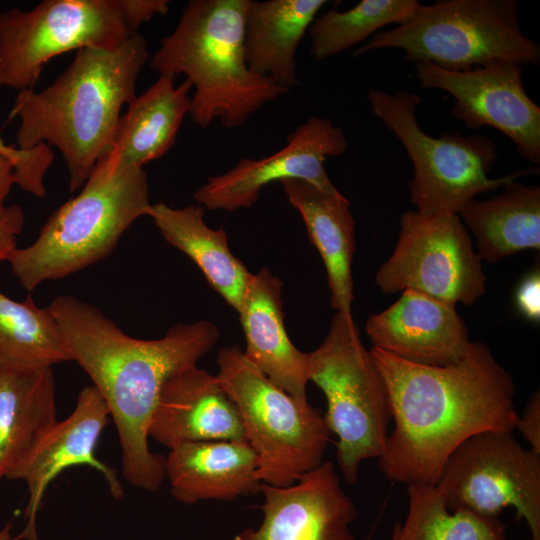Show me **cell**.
I'll return each instance as SVG.
<instances>
[{
  "mask_svg": "<svg viewBox=\"0 0 540 540\" xmlns=\"http://www.w3.org/2000/svg\"><path fill=\"white\" fill-rule=\"evenodd\" d=\"M385 382L394 428L378 459L397 483L434 486L450 455L470 437L513 432L518 418L512 375L488 345L470 341L449 366L409 362L370 350Z\"/></svg>",
  "mask_w": 540,
  "mask_h": 540,
  "instance_id": "obj_1",
  "label": "cell"
},
{
  "mask_svg": "<svg viewBox=\"0 0 540 540\" xmlns=\"http://www.w3.org/2000/svg\"><path fill=\"white\" fill-rule=\"evenodd\" d=\"M71 360L88 374L105 401L122 450V474L155 492L165 479V456L152 452L148 429L164 383L196 366L217 343L215 324H177L154 340L125 334L96 307L71 295L48 306Z\"/></svg>",
  "mask_w": 540,
  "mask_h": 540,
  "instance_id": "obj_2",
  "label": "cell"
},
{
  "mask_svg": "<svg viewBox=\"0 0 540 540\" xmlns=\"http://www.w3.org/2000/svg\"><path fill=\"white\" fill-rule=\"evenodd\" d=\"M149 59L138 33L114 50H77L51 85L18 92L11 113L20 121L15 147H55L68 169L70 193L81 189L111 151L121 109L136 97L137 77Z\"/></svg>",
  "mask_w": 540,
  "mask_h": 540,
  "instance_id": "obj_3",
  "label": "cell"
},
{
  "mask_svg": "<svg viewBox=\"0 0 540 540\" xmlns=\"http://www.w3.org/2000/svg\"><path fill=\"white\" fill-rule=\"evenodd\" d=\"M249 0H191L171 34L150 57L161 74H183L193 87L189 115L208 128L244 125L265 104L290 90L253 72L245 58Z\"/></svg>",
  "mask_w": 540,
  "mask_h": 540,
  "instance_id": "obj_4",
  "label": "cell"
},
{
  "mask_svg": "<svg viewBox=\"0 0 540 540\" xmlns=\"http://www.w3.org/2000/svg\"><path fill=\"white\" fill-rule=\"evenodd\" d=\"M151 206L144 169L120 166L109 152L80 193L50 215L36 241L16 247L6 261L31 292L43 281L64 278L108 256Z\"/></svg>",
  "mask_w": 540,
  "mask_h": 540,
  "instance_id": "obj_5",
  "label": "cell"
},
{
  "mask_svg": "<svg viewBox=\"0 0 540 540\" xmlns=\"http://www.w3.org/2000/svg\"><path fill=\"white\" fill-rule=\"evenodd\" d=\"M515 0H439L420 3L404 24L378 31L354 56L395 48L405 59L467 71L497 61L537 66L540 45L526 36Z\"/></svg>",
  "mask_w": 540,
  "mask_h": 540,
  "instance_id": "obj_6",
  "label": "cell"
},
{
  "mask_svg": "<svg viewBox=\"0 0 540 540\" xmlns=\"http://www.w3.org/2000/svg\"><path fill=\"white\" fill-rule=\"evenodd\" d=\"M217 365L216 377L257 454L262 483L289 486L324 461L331 432L319 410L271 382L239 346L219 349Z\"/></svg>",
  "mask_w": 540,
  "mask_h": 540,
  "instance_id": "obj_7",
  "label": "cell"
},
{
  "mask_svg": "<svg viewBox=\"0 0 540 540\" xmlns=\"http://www.w3.org/2000/svg\"><path fill=\"white\" fill-rule=\"evenodd\" d=\"M308 375L326 398L323 417L338 438V467L346 482L355 484L361 463L383 454L392 412L385 382L352 315L336 312L324 341L309 353Z\"/></svg>",
  "mask_w": 540,
  "mask_h": 540,
  "instance_id": "obj_8",
  "label": "cell"
},
{
  "mask_svg": "<svg viewBox=\"0 0 540 540\" xmlns=\"http://www.w3.org/2000/svg\"><path fill=\"white\" fill-rule=\"evenodd\" d=\"M373 114L401 142L414 167L408 184L410 201L423 215L458 214L479 194L494 191L530 172L520 170L491 179L498 157L496 144L482 134L459 131L435 138L418 124L419 95L407 90L388 93L371 88L366 95Z\"/></svg>",
  "mask_w": 540,
  "mask_h": 540,
  "instance_id": "obj_9",
  "label": "cell"
},
{
  "mask_svg": "<svg viewBox=\"0 0 540 540\" xmlns=\"http://www.w3.org/2000/svg\"><path fill=\"white\" fill-rule=\"evenodd\" d=\"M132 34L119 0H45L0 13V87L32 89L44 65L63 53L114 50Z\"/></svg>",
  "mask_w": 540,
  "mask_h": 540,
  "instance_id": "obj_10",
  "label": "cell"
},
{
  "mask_svg": "<svg viewBox=\"0 0 540 540\" xmlns=\"http://www.w3.org/2000/svg\"><path fill=\"white\" fill-rule=\"evenodd\" d=\"M513 432L488 431L463 442L447 459L435 487L450 510L499 517L514 507L540 540V454Z\"/></svg>",
  "mask_w": 540,
  "mask_h": 540,
  "instance_id": "obj_11",
  "label": "cell"
},
{
  "mask_svg": "<svg viewBox=\"0 0 540 540\" xmlns=\"http://www.w3.org/2000/svg\"><path fill=\"white\" fill-rule=\"evenodd\" d=\"M375 282L385 294L413 289L440 301L472 305L485 292L482 260L458 214L406 211L400 234Z\"/></svg>",
  "mask_w": 540,
  "mask_h": 540,
  "instance_id": "obj_12",
  "label": "cell"
},
{
  "mask_svg": "<svg viewBox=\"0 0 540 540\" xmlns=\"http://www.w3.org/2000/svg\"><path fill=\"white\" fill-rule=\"evenodd\" d=\"M416 78L426 89L454 98L452 116L469 129L491 126L515 144L517 152L540 163V107L523 85V66L497 61L467 71H450L428 62L414 63Z\"/></svg>",
  "mask_w": 540,
  "mask_h": 540,
  "instance_id": "obj_13",
  "label": "cell"
},
{
  "mask_svg": "<svg viewBox=\"0 0 540 540\" xmlns=\"http://www.w3.org/2000/svg\"><path fill=\"white\" fill-rule=\"evenodd\" d=\"M343 129L321 116H311L287 138L286 145L261 159L242 158L225 173L210 177L194 193L210 210L232 212L251 207L260 191L272 182L301 179L328 193H338L324 163L347 149Z\"/></svg>",
  "mask_w": 540,
  "mask_h": 540,
  "instance_id": "obj_14",
  "label": "cell"
},
{
  "mask_svg": "<svg viewBox=\"0 0 540 540\" xmlns=\"http://www.w3.org/2000/svg\"><path fill=\"white\" fill-rule=\"evenodd\" d=\"M263 521L234 540H358L350 530L356 507L335 466L323 461L286 487L261 483Z\"/></svg>",
  "mask_w": 540,
  "mask_h": 540,
  "instance_id": "obj_15",
  "label": "cell"
},
{
  "mask_svg": "<svg viewBox=\"0 0 540 540\" xmlns=\"http://www.w3.org/2000/svg\"><path fill=\"white\" fill-rule=\"evenodd\" d=\"M110 417L109 409L97 389L84 387L72 413L56 422L28 458L7 479L25 482L29 492L25 511V529L11 540H38L36 516L48 485L65 469L86 465L104 477L115 499L124 490L114 469L100 461L95 454L97 443Z\"/></svg>",
  "mask_w": 540,
  "mask_h": 540,
  "instance_id": "obj_16",
  "label": "cell"
},
{
  "mask_svg": "<svg viewBox=\"0 0 540 540\" xmlns=\"http://www.w3.org/2000/svg\"><path fill=\"white\" fill-rule=\"evenodd\" d=\"M365 331L373 347L428 366L457 363L470 343L455 305L413 289L403 290L395 303L371 315Z\"/></svg>",
  "mask_w": 540,
  "mask_h": 540,
  "instance_id": "obj_17",
  "label": "cell"
},
{
  "mask_svg": "<svg viewBox=\"0 0 540 540\" xmlns=\"http://www.w3.org/2000/svg\"><path fill=\"white\" fill-rule=\"evenodd\" d=\"M148 436L168 449L188 442L246 440L235 403L216 375L197 365L164 383Z\"/></svg>",
  "mask_w": 540,
  "mask_h": 540,
  "instance_id": "obj_18",
  "label": "cell"
},
{
  "mask_svg": "<svg viewBox=\"0 0 540 540\" xmlns=\"http://www.w3.org/2000/svg\"><path fill=\"white\" fill-rule=\"evenodd\" d=\"M238 314L246 340V358L296 400L308 402L309 353L299 350L287 334L282 282L268 268L251 275Z\"/></svg>",
  "mask_w": 540,
  "mask_h": 540,
  "instance_id": "obj_19",
  "label": "cell"
},
{
  "mask_svg": "<svg viewBox=\"0 0 540 540\" xmlns=\"http://www.w3.org/2000/svg\"><path fill=\"white\" fill-rule=\"evenodd\" d=\"M258 457L246 440L188 442L169 449L165 478L181 503L232 501L260 493Z\"/></svg>",
  "mask_w": 540,
  "mask_h": 540,
  "instance_id": "obj_20",
  "label": "cell"
},
{
  "mask_svg": "<svg viewBox=\"0 0 540 540\" xmlns=\"http://www.w3.org/2000/svg\"><path fill=\"white\" fill-rule=\"evenodd\" d=\"M279 183L289 203L302 217L309 238L322 257L332 308L351 316L355 225L349 201L340 192H325L305 180L286 179Z\"/></svg>",
  "mask_w": 540,
  "mask_h": 540,
  "instance_id": "obj_21",
  "label": "cell"
},
{
  "mask_svg": "<svg viewBox=\"0 0 540 540\" xmlns=\"http://www.w3.org/2000/svg\"><path fill=\"white\" fill-rule=\"evenodd\" d=\"M326 0H249L244 51L249 68L291 89L298 84L296 53Z\"/></svg>",
  "mask_w": 540,
  "mask_h": 540,
  "instance_id": "obj_22",
  "label": "cell"
},
{
  "mask_svg": "<svg viewBox=\"0 0 540 540\" xmlns=\"http://www.w3.org/2000/svg\"><path fill=\"white\" fill-rule=\"evenodd\" d=\"M175 76L161 74L140 96L127 104L118 121L110 154L120 166L142 167L165 155L176 141L190 109L189 80L175 84Z\"/></svg>",
  "mask_w": 540,
  "mask_h": 540,
  "instance_id": "obj_23",
  "label": "cell"
},
{
  "mask_svg": "<svg viewBox=\"0 0 540 540\" xmlns=\"http://www.w3.org/2000/svg\"><path fill=\"white\" fill-rule=\"evenodd\" d=\"M56 422L52 367L0 369V481L28 458Z\"/></svg>",
  "mask_w": 540,
  "mask_h": 540,
  "instance_id": "obj_24",
  "label": "cell"
},
{
  "mask_svg": "<svg viewBox=\"0 0 540 540\" xmlns=\"http://www.w3.org/2000/svg\"><path fill=\"white\" fill-rule=\"evenodd\" d=\"M148 216L163 238L185 253L209 285L239 312L252 273L231 252L225 230L209 227L200 205L173 208L164 203L152 204Z\"/></svg>",
  "mask_w": 540,
  "mask_h": 540,
  "instance_id": "obj_25",
  "label": "cell"
},
{
  "mask_svg": "<svg viewBox=\"0 0 540 540\" xmlns=\"http://www.w3.org/2000/svg\"><path fill=\"white\" fill-rule=\"evenodd\" d=\"M486 200L472 199L458 212L476 238L481 260L497 262L525 249L540 248V187L516 181Z\"/></svg>",
  "mask_w": 540,
  "mask_h": 540,
  "instance_id": "obj_26",
  "label": "cell"
},
{
  "mask_svg": "<svg viewBox=\"0 0 540 540\" xmlns=\"http://www.w3.org/2000/svg\"><path fill=\"white\" fill-rule=\"evenodd\" d=\"M70 360L48 307H38L30 294L18 302L0 291V369L29 370Z\"/></svg>",
  "mask_w": 540,
  "mask_h": 540,
  "instance_id": "obj_27",
  "label": "cell"
},
{
  "mask_svg": "<svg viewBox=\"0 0 540 540\" xmlns=\"http://www.w3.org/2000/svg\"><path fill=\"white\" fill-rule=\"evenodd\" d=\"M407 493L406 519L395 523L398 540H507L499 517L450 510L435 485H409Z\"/></svg>",
  "mask_w": 540,
  "mask_h": 540,
  "instance_id": "obj_28",
  "label": "cell"
},
{
  "mask_svg": "<svg viewBox=\"0 0 540 540\" xmlns=\"http://www.w3.org/2000/svg\"><path fill=\"white\" fill-rule=\"evenodd\" d=\"M419 5L418 0H362L345 11L333 7L316 17L309 28L310 53L317 61L337 55L387 25L404 24Z\"/></svg>",
  "mask_w": 540,
  "mask_h": 540,
  "instance_id": "obj_29",
  "label": "cell"
},
{
  "mask_svg": "<svg viewBox=\"0 0 540 540\" xmlns=\"http://www.w3.org/2000/svg\"><path fill=\"white\" fill-rule=\"evenodd\" d=\"M0 152L11 159L15 169V185L31 195L43 198L46 195L44 178L53 163V150L41 144L30 150H19L0 137Z\"/></svg>",
  "mask_w": 540,
  "mask_h": 540,
  "instance_id": "obj_30",
  "label": "cell"
},
{
  "mask_svg": "<svg viewBox=\"0 0 540 540\" xmlns=\"http://www.w3.org/2000/svg\"><path fill=\"white\" fill-rule=\"evenodd\" d=\"M127 27L137 33L138 27L156 15H165L169 11L167 0H119Z\"/></svg>",
  "mask_w": 540,
  "mask_h": 540,
  "instance_id": "obj_31",
  "label": "cell"
},
{
  "mask_svg": "<svg viewBox=\"0 0 540 540\" xmlns=\"http://www.w3.org/2000/svg\"><path fill=\"white\" fill-rule=\"evenodd\" d=\"M515 303L520 314L527 320H540V274L539 269L529 273L517 287Z\"/></svg>",
  "mask_w": 540,
  "mask_h": 540,
  "instance_id": "obj_32",
  "label": "cell"
},
{
  "mask_svg": "<svg viewBox=\"0 0 540 540\" xmlns=\"http://www.w3.org/2000/svg\"><path fill=\"white\" fill-rule=\"evenodd\" d=\"M25 216L22 208L16 204L0 209V262L16 248L17 236L24 226Z\"/></svg>",
  "mask_w": 540,
  "mask_h": 540,
  "instance_id": "obj_33",
  "label": "cell"
},
{
  "mask_svg": "<svg viewBox=\"0 0 540 540\" xmlns=\"http://www.w3.org/2000/svg\"><path fill=\"white\" fill-rule=\"evenodd\" d=\"M524 439L533 451L540 454V392H533L521 415L515 423Z\"/></svg>",
  "mask_w": 540,
  "mask_h": 540,
  "instance_id": "obj_34",
  "label": "cell"
},
{
  "mask_svg": "<svg viewBox=\"0 0 540 540\" xmlns=\"http://www.w3.org/2000/svg\"><path fill=\"white\" fill-rule=\"evenodd\" d=\"M13 185H15L14 164L9 157L0 152V209L5 206Z\"/></svg>",
  "mask_w": 540,
  "mask_h": 540,
  "instance_id": "obj_35",
  "label": "cell"
},
{
  "mask_svg": "<svg viewBox=\"0 0 540 540\" xmlns=\"http://www.w3.org/2000/svg\"><path fill=\"white\" fill-rule=\"evenodd\" d=\"M10 531H11V525L9 524L0 531V540H11L12 538H11Z\"/></svg>",
  "mask_w": 540,
  "mask_h": 540,
  "instance_id": "obj_36",
  "label": "cell"
},
{
  "mask_svg": "<svg viewBox=\"0 0 540 540\" xmlns=\"http://www.w3.org/2000/svg\"><path fill=\"white\" fill-rule=\"evenodd\" d=\"M391 540H398L396 525H394V527H393L392 535H391Z\"/></svg>",
  "mask_w": 540,
  "mask_h": 540,
  "instance_id": "obj_37",
  "label": "cell"
},
{
  "mask_svg": "<svg viewBox=\"0 0 540 540\" xmlns=\"http://www.w3.org/2000/svg\"><path fill=\"white\" fill-rule=\"evenodd\" d=\"M530 540V539H529Z\"/></svg>",
  "mask_w": 540,
  "mask_h": 540,
  "instance_id": "obj_38",
  "label": "cell"
}]
</instances>
